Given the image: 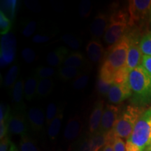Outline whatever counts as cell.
<instances>
[{"label": "cell", "instance_id": "6da1fadb", "mask_svg": "<svg viewBox=\"0 0 151 151\" xmlns=\"http://www.w3.org/2000/svg\"><path fill=\"white\" fill-rule=\"evenodd\" d=\"M129 43V37L126 32L118 42L107 49L103 65L99 71L100 78L115 83L114 79L117 73L125 67Z\"/></svg>", "mask_w": 151, "mask_h": 151}, {"label": "cell", "instance_id": "7a4b0ae2", "mask_svg": "<svg viewBox=\"0 0 151 151\" xmlns=\"http://www.w3.org/2000/svg\"><path fill=\"white\" fill-rule=\"evenodd\" d=\"M127 83L132 92V105L143 108L151 103V74L142 65L130 71Z\"/></svg>", "mask_w": 151, "mask_h": 151}, {"label": "cell", "instance_id": "3957f363", "mask_svg": "<svg viewBox=\"0 0 151 151\" xmlns=\"http://www.w3.org/2000/svg\"><path fill=\"white\" fill-rule=\"evenodd\" d=\"M151 147V106L143 111L132 135L126 141V151H144Z\"/></svg>", "mask_w": 151, "mask_h": 151}, {"label": "cell", "instance_id": "277c9868", "mask_svg": "<svg viewBox=\"0 0 151 151\" xmlns=\"http://www.w3.org/2000/svg\"><path fill=\"white\" fill-rule=\"evenodd\" d=\"M143 108L129 105L120 113L113 129L107 134V139L121 138L127 139L132 135L136 124L143 113Z\"/></svg>", "mask_w": 151, "mask_h": 151}, {"label": "cell", "instance_id": "5b68a950", "mask_svg": "<svg viewBox=\"0 0 151 151\" xmlns=\"http://www.w3.org/2000/svg\"><path fill=\"white\" fill-rule=\"evenodd\" d=\"M129 14L119 10L109 17V23L104 35V40L111 46L118 42L127 32L129 27Z\"/></svg>", "mask_w": 151, "mask_h": 151}, {"label": "cell", "instance_id": "8992f818", "mask_svg": "<svg viewBox=\"0 0 151 151\" xmlns=\"http://www.w3.org/2000/svg\"><path fill=\"white\" fill-rule=\"evenodd\" d=\"M127 34L129 37L130 43L127 62L123 70L129 74L130 71L141 65L143 54L140 47L141 39L137 30H129Z\"/></svg>", "mask_w": 151, "mask_h": 151}, {"label": "cell", "instance_id": "52a82bcc", "mask_svg": "<svg viewBox=\"0 0 151 151\" xmlns=\"http://www.w3.org/2000/svg\"><path fill=\"white\" fill-rule=\"evenodd\" d=\"M151 0H131L129 1V27L137 26L149 18Z\"/></svg>", "mask_w": 151, "mask_h": 151}, {"label": "cell", "instance_id": "ba28073f", "mask_svg": "<svg viewBox=\"0 0 151 151\" xmlns=\"http://www.w3.org/2000/svg\"><path fill=\"white\" fill-rule=\"evenodd\" d=\"M16 39L12 32L4 35L1 38L0 65L5 67L14 62L16 54Z\"/></svg>", "mask_w": 151, "mask_h": 151}, {"label": "cell", "instance_id": "9c48e42d", "mask_svg": "<svg viewBox=\"0 0 151 151\" xmlns=\"http://www.w3.org/2000/svg\"><path fill=\"white\" fill-rule=\"evenodd\" d=\"M120 114V107L111 104L106 105L103 111L101 124L98 132L105 134L109 133L116 124Z\"/></svg>", "mask_w": 151, "mask_h": 151}, {"label": "cell", "instance_id": "30bf717a", "mask_svg": "<svg viewBox=\"0 0 151 151\" xmlns=\"http://www.w3.org/2000/svg\"><path fill=\"white\" fill-rule=\"evenodd\" d=\"M131 97L132 92L127 81L121 83L113 84L107 96L109 102L113 105L119 104Z\"/></svg>", "mask_w": 151, "mask_h": 151}, {"label": "cell", "instance_id": "8fae6325", "mask_svg": "<svg viewBox=\"0 0 151 151\" xmlns=\"http://www.w3.org/2000/svg\"><path fill=\"white\" fill-rule=\"evenodd\" d=\"M9 132L15 135H24L27 131L25 116L22 111H15L11 113L7 122Z\"/></svg>", "mask_w": 151, "mask_h": 151}, {"label": "cell", "instance_id": "7c38bea8", "mask_svg": "<svg viewBox=\"0 0 151 151\" xmlns=\"http://www.w3.org/2000/svg\"><path fill=\"white\" fill-rule=\"evenodd\" d=\"M83 124L78 116H74L69 119L64 130V139L68 142L75 141L81 135Z\"/></svg>", "mask_w": 151, "mask_h": 151}, {"label": "cell", "instance_id": "4fadbf2b", "mask_svg": "<svg viewBox=\"0 0 151 151\" xmlns=\"http://www.w3.org/2000/svg\"><path fill=\"white\" fill-rule=\"evenodd\" d=\"M109 23V18L106 14H99L90 25V34L94 40L97 41L104 35Z\"/></svg>", "mask_w": 151, "mask_h": 151}, {"label": "cell", "instance_id": "5bb4252c", "mask_svg": "<svg viewBox=\"0 0 151 151\" xmlns=\"http://www.w3.org/2000/svg\"><path fill=\"white\" fill-rule=\"evenodd\" d=\"M104 101L99 99L94 103L93 109L90 114L89 118V133L90 135L94 134L99 131L100 124H101V118H102L103 111H104Z\"/></svg>", "mask_w": 151, "mask_h": 151}, {"label": "cell", "instance_id": "9a60e30c", "mask_svg": "<svg viewBox=\"0 0 151 151\" xmlns=\"http://www.w3.org/2000/svg\"><path fill=\"white\" fill-rule=\"evenodd\" d=\"M27 120L30 127L35 132H39L44 127L46 116L40 107H32L27 113Z\"/></svg>", "mask_w": 151, "mask_h": 151}, {"label": "cell", "instance_id": "2e32d148", "mask_svg": "<svg viewBox=\"0 0 151 151\" xmlns=\"http://www.w3.org/2000/svg\"><path fill=\"white\" fill-rule=\"evenodd\" d=\"M88 58L94 63H99L104 60L105 50L103 45L96 40L90 41L86 46Z\"/></svg>", "mask_w": 151, "mask_h": 151}, {"label": "cell", "instance_id": "e0dca14e", "mask_svg": "<svg viewBox=\"0 0 151 151\" xmlns=\"http://www.w3.org/2000/svg\"><path fill=\"white\" fill-rule=\"evenodd\" d=\"M24 83L22 79L17 81L13 87L12 90V103L16 111H22L24 110L25 106L23 102L24 95Z\"/></svg>", "mask_w": 151, "mask_h": 151}, {"label": "cell", "instance_id": "ac0fdd59", "mask_svg": "<svg viewBox=\"0 0 151 151\" xmlns=\"http://www.w3.org/2000/svg\"><path fill=\"white\" fill-rule=\"evenodd\" d=\"M69 55V50L63 46L55 49L46 56V62L52 67H58L63 65L64 62Z\"/></svg>", "mask_w": 151, "mask_h": 151}, {"label": "cell", "instance_id": "d6986e66", "mask_svg": "<svg viewBox=\"0 0 151 151\" xmlns=\"http://www.w3.org/2000/svg\"><path fill=\"white\" fill-rule=\"evenodd\" d=\"M39 80L35 75L30 76L24 84V97L27 101H31L37 94Z\"/></svg>", "mask_w": 151, "mask_h": 151}, {"label": "cell", "instance_id": "ffe728a7", "mask_svg": "<svg viewBox=\"0 0 151 151\" xmlns=\"http://www.w3.org/2000/svg\"><path fill=\"white\" fill-rule=\"evenodd\" d=\"M86 60L83 55L80 52L76 51L71 52V53L68 55L63 65L64 66L74 67L81 69V67H83L86 65Z\"/></svg>", "mask_w": 151, "mask_h": 151}, {"label": "cell", "instance_id": "44dd1931", "mask_svg": "<svg viewBox=\"0 0 151 151\" xmlns=\"http://www.w3.org/2000/svg\"><path fill=\"white\" fill-rule=\"evenodd\" d=\"M62 120H63V110L60 109L57 116L48 125V136L51 141H54L59 134L62 127Z\"/></svg>", "mask_w": 151, "mask_h": 151}, {"label": "cell", "instance_id": "7402d4cb", "mask_svg": "<svg viewBox=\"0 0 151 151\" xmlns=\"http://www.w3.org/2000/svg\"><path fill=\"white\" fill-rule=\"evenodd\" d=\"M82 73L83 71L81 69L67 66L63 65L58 69V76L60 79L63 81H68L71 79L76 78Z\"/></svg>", "mask_w": 151, "mask_h": 151}, {"label": "cell", "instance_id": "603a6c76", "mask_svg": "<svg viewBox=\"0 0 151 151\" xmlns=\"http://www.w3.org/2000/svg\"><path fill=\"white\" fill-rule=\"evenodd\" d=\"M55 83L52 78H46L39 80L38 83L37 94L40 97H48L52 93L54 89Z\"/></svg>", "mask_w": 151, "mask_h": 151}, {"label": "cell", "instance_id": "cb8c5ba5", "mask_svg": "<svg viewBox=\"0 0 151 151\" xmlns=\"http://www.w3.org/2000/svg\"><path fill=\"white\" fill-rule=\"evenodd\" d=\"M107 134L97 132L94 134L90 135V151H99L105 146L107 142Z\"/></svg>", "mask_w": 151, "mask_h": 151}, {"label": "cell", "instance_id": "d4e9b609", "mask_svg": "<svg viewBox=\"0 0 151 151\" xmlns=\"http://www.w3.org/2000/svg\"><path fill=\"white\" fill-rule=\"evenodd\" d=\"M18 5L16 0H4L1 1V11L5 15L7 14L11 20H14Z\"/></svg>", "mask_w": 151, "mask_h": 151}, {"label": "cell", "instance_id": "484cf974", "mask_svg": "<svg viewBox=\"0 0 151 151\" xmlns=\"http://www.w3.org/2000/svg\"><path fill=\"white\" fill-rule=\"evenodd\" d=\"M19 72V67L17 65H14L11 67L8 72L5 75L4 78V86L5 88H10L14 87L16 83V79Z\"/></svg>", "mask_w": 151, "mask_h": 151}, {"label": "cell", "instance_id": "4316f807", "mask_svg": "<svg viewBox=\"0 0 151 151\" xmlns=\"http://www.w3.org/2000/svg\"><path fill=\"white\" fill-rule=\"evenodd\" d=\"M19 147L20 151H40L35 141L27 134L21 136Z\"/></svg>", "mask_w": 151, "mask_h": 151}, {"label": "cell", "instance_id": "83f0119b", "mask_svg": "<svg viewBox=\"0 0 151 151\" xmlns=\"http://www.w3.org/2000/svg\"><path fill=\"white\" fill-rule=\"evenodd\" d=\"M55 73V70L54 68L40 66L36 69L35 76L39 80H41V79L51 78Z\"/></svg>", "mask_w": 151, "mask_h": 151}, {"label": "cell", "instance_id": "f1b7e54d", "mask_svg": "<svg viewBox=\"0 0 151 151\" xmlns=\"http://www.w3.org/2000/svg\"><path fill=\"white\" fill-rule=\"evenodd\" d=\"M113 84H114L113 83L108 82L98 77L96 83V90L99 95L108 96L109 90Z\"/></svg>", "mask_w": 151, "mask_h": 151}, {"label": "cell", "instance_id": "f546056e", "mask_svg": "<svg viewBox=\"0 0 151 151\" xmlns=\"http://www.w3.org/2000/svg\"><path fill=\"white\" fill-rule=\"evenodd\" d=\"M12 28V22L2 11H0V33L4 36L9 33Z\"/></svg>", "mask_w": 151, "mask_h": 151}, {"label": "cell", "instance_id": "4dcf8cb0", "mask_svg": "<svg viewBox=\"0 0 151 151\" xmlns=\"http://www.w3.org/2000/svg\"><path fill=\"white\" fill-rule=\"evenodd\" d=\"M140 47L143 55L151 56V32L141 38Z\"/></svg>", "mask_w": 151, "mask_h": 151}, {"label": "cell", "instance_id": "1f68e13d", "mask_svg": "<svg viewBox=\"0 0 151 151\" xmlns=\"http://www.w3.org/2000/svg\"><path fill=\"white\" fill-rule=\"evenodd\" d=\"M60 111V109H59L55 103L50 102L48 104L46 114V122L47 125L48 126L50 124L52 120L57 116Z\"/></svg>", "mask_w": 151, "mask_h": 151}, {"label": "cell", "instance_id": "d6a6232c", "mask_svg": "<svg viewBox=\"0 0 151 151\" xmlns=\"http://www.w3.org/2000/svg\"><path fill=\"white\" fill-rule=\"evenodd\" d=\"M62 40L72 49H78L80 48L81 45V41L71 34H67V35H63L62 37Z\"/></svg>", "mask_w": 151, "mask_h": 151}, {"label": "cell", "instance_id": "836d02e7", "mask_svg": "<svg viewBox=\"0 0 151 151\" xmlns=\"http://www.w3.org/2000/svg\"><path fill=\"white\" fill-rule=\"evenodd\" d=\"M92 12V3L89 0H82L78 7V13L82 18H88Z\"/></svg>", "mask_w": 151, "mask_h": 151}, {"label": "cell", "instance_id": "e575fe53", "mask_svg": "<svg viewBox=\"0 0 151 151\" xmlns=\"http://www.w3.org/2000/svg\"><path fill=\"white\" fill-rule=\"evenodd\" d=\"M89 81V75L87 73H82L75 78L73 81V88L75 90H82L86 87Z\"/></svg>", "mask_w": 151, "mask_h": 151}, {"label": "cell", "instance_id": "d590c367", "mask_svg": "<svg viewBox=\"0 0 151 151\" xmlns=\"http://www.w3.org/2000/svg\"><path fill=\"white\" fill-rule=\"evenodd\" d=\"M21 55L24 61L27 64L32 63L37 60V54L35 51L29 48H24L22 50Z\"/></svg>", "mask_w": 151, "mask_h": 151}, {"label": "cell", "instance_id": "8d00e7d4", "mask_svg": "<svg viewBox=\"0 0 151 151\" xmlns=\"http://www.w3.org/2000/svg\"><path fill=\"white\" fill-rule=\"evenodd\" d=\"M11 114L9 106L1 103L0 105V122H8Z\"/></svg>", "mask_w": 151, "mask_h": 151}, {"label": "cell", "instance_id": "74e56055", "mask_svg": "<svg viewBox=\"0 0 151 151\" xmlns=\"http://www.w3.org/2000/svg\"><path fill=\"white\" fill-rule=\"evenodd\" d=\"M107 141H111L112 142L114 151H126V143L121 138H114Z\"/></svg>", "mask_w": 151, "mask_h": 151}, {"label": "cell", "instance_id": "f35d334b", "mask_svg": "<svg viewBox=\"0 0 151 151\" xmlns=\"http://www.w3.org/2000/svg\"><path fill=\"white\" fill-rule=\"evenodd\" d=\"M36 27H37V22L35 20H32L28 22L25 27L22 31V35L25 37H29L35 33Z\"/></svg>", "mask_w": 151, "mask_h": 151}, {"label": "cell", "instance_id": "ab89813d", "mask_svg": "<svg viewBox=\"0 0 151 151\" xmlns=\"http://www.w3.org/2000/svg\"><path fill=\"white\" fill-rule=\"evenodd\" d=\"M12 141L10 140L8 136L4 138L1 140L0 143V151H9L11 148Z\"/></svg>", "mask_w": 151, "mask_h": 151}, {"label": "cell", "instance_id": "60d3db41", "mask_svg": "<svg viewBox=\"0 0 151 151\" xmlns=\"http://www.w3.org/2000/svg\"><path fill=\"white\" fill-rule=\"evenodd\" d=\"M26 6H27V8L30 9V10L35 11V12H39L41 11V6L39 5V3H37V1H24Z\"/></svg>", "mask_w": 151, "mask_h": 151}, {"label": "cell", "instance_id": "b9f144b4", "mask_svg": "<svg viewBox=\"0 0 151 151\" xmlns=\"http://www.w3.org/2000/svg\"><path fill=\"white\" fill-rule=\"evenodd\" d=\"M78 151H90V137H87L81 141Z\"/></svg>", "mask_w": 151, "mask_h": 151}, {"label": "cell", "instance_id": "7bdbcfd3", "mask_svg": "<svg viewBox=\"0 0 151 151\" xmlns=\"http://www.w3.org/2000/svg\"><path fill=\"white\" fill-rule=\"evenodd\" d=\"M141 65L151 74V56L143 55Z\"/></svg>", "mask_w": 151, "mask_h": 151}, {"label": "cell", "instance_id": "ee69618b", "mask_svg": "<svg viewBox=\"0 0 151 151\" xmlns=\"http://www.w3.org/2000/svg\"><path fill=\"white\" fill-rule=\"evenodd\" d=\"M50 37L46 35H36L32 38V41L36 43H46L47 41L50 40Z\"/></svg>", "mask_w": 151, "mask_h": 151}, {"label": "cell", "instance_id": "f6af8a7d", "mask_svg": "<svg viewBox=\"0 0 151 151\" xmlns=\"http://www.w3.org/2000/svg\"><path fill=\"white\" fill-rule=\"evenodd\" d=\"M8 132L9 129L7 122H0V139L1 140L6 137Z\"/></svg>", "mask_w": 151, "mask_h": 151}, {"label": "cell", "instance_id": "bcb514c9", "mask_svg": "<svg viewBox=\"0 0 151 151\" xmlns=\"http://www.w3.org/2000/svg\"><path fill=\"white\" fill-rule=\"evenodd\" d=\"M102 151H114L113 148L112 142L111 141H107L105 146L103 148Z\"/></svg>", "mask_w": 151, "mask_h": 151}, {"label": "cell", "instance_id": "7dc6e473", "mask_svg": "<svg viewBox=\"0 0 151 151\" xmlns=\"http://www.w3.org/2000/svg\"><path fill=\"white\" fill-rule=\"evenodd\" d=\"M9 151H20L18 149V148H17L16 145L14 144V143L12 142V143H11V148H10V150Z\"/></svg>", "mask_w": 151, "mask_h": 151}, {"label": "cell", "instance_id": "c3c4849f", "mask_svg": "<svg viewBox=\"0 0 151 151\" xmlns=\"http://www.w3.org/2000/svg\"><path fill=\"white\" fill-rule=\"evenodd\" d=\"M149 20H150V22L151 23V8H150V16H149Z\"/></svg>", "mask_w": 151, "mask_h": 151}, {"label": "cell", "instance_id": "681fc988", "mask_svg": "<svg viewBox=\"0 0 151 151\" xmlns=\"http://www.w3.org/2000/svg\"><path fill=\"white\" fill-rule=\"evenodd\" d=\"M144 151H151V147H150V148H147L146 150H145Z\"/></svg>", "mask_w": 151, "mask_h": 151}]
</instances>
